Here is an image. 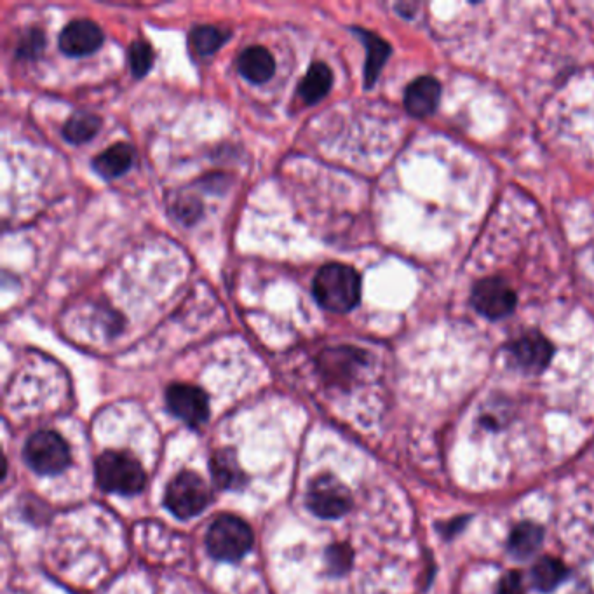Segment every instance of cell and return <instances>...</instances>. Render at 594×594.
Masks as SVG:
<instances>
[{
	"label": "cell",
	"mask_w": 594,
	"mask_h": 594,
	"mask_svg": "<svg viewBox=\"0 0 594 594\" xmlns=\"http://www.w3.org/2000/svg\"><path fill=\"white\" fill-rule=\"evenodd\" d=\"M509 354L521 370L540 372L553 358V345L544 335L530 331L509 344Z\"/></svg>",
	"instance_id": "9c48e42d"
},
{
	"label": "cell",
	"mask_w": 594,
	"mask_h": 594,
	"mask_svg": "<svg viewBox=\"0 0 594 594\" xmlns=\"http://www.w3.org/2000/svg\"><path fill=\"white\" fill-rule=\"evenodd\" d=\"M211 490L208 483L194 473L182 471L169 481L164 495V504L169 513L175 514L180 520H189L197 514L203 513L210 506Z\"/></svg>",
	"instance_id": "277c9868"
},
{
	"label": "cell",
	"mask_w": 594,
	"mask_h": 594,
	"mask_svg": "<svg viewBox=\"0 0 594 594\" xmlns=\"http://www.w3.org/2000/svg\"><path fill=\"white\" fill-rule=\"evenodd\" d=\"M166 405L169 412L192 427L201 426L210 417L208 394L197 385H169L166 391Z\"/></svg>",
	"instance_id": "ba28073f"
},
{
	"label": "cell",
	"mask_w": 594,
	"mask_h": 594,
	"mask_svg": "<svg viewBox=\"0 0 594 594\" xmlns=\"http://www.w3.org/2000/svg\"><path fill=\"white\" fill-rule=\"evenodd\" d=\"M441 98V84L434 77L424 75L406 88L405 107L413 117H426L436 112Z\"/></svg>",
	"instance_id": "8fae6325"
},
{
	"label": "cell",
	"mask_w": 594,
	"mask_h": 594,
	"mask_svg": "<svg viewBox=\"0 0 594 594\" xmlns=\"http://www.w3.org/2000/svg\"><path fill=\"white\" fill-rule=\"evenodd\" d=\"M497 594H523V581L518 572H509L499 582Z\"/></svg>",
	"instance_id": "cb8c5ba5"
},
{
	"label": "cell",
	"mask_w": 594,
	"mask_h": 594,
	"mask_svg": "<svg viewBox=\"0 0 594 594\" xmlns=\"http://www.w3.org/2000/svg\"><path fill=\"white\" fill-rule=\"evenodd\" d=\"M23 453L30 469L44 476L63 473L72 462L70 446L54 431L34 432L27 439Z\"/></svg>",
	"instance_id": "5b68a950"
},
{
	"label": "cell",
	"mask_w": 594,
	"mask_h": 594,
	"mask_svg": "<svg viewBox=\"0 0 594 594\" xmlns=\"http://www.w3.org/2000/svg\"><path fill=\"white\" fill-rule=\"evenodd\" d=\"M46 48V35L41 32L39 28H30L27 34L23 35L16 54L18 58H25V60H35L39 58V54Z\"/></svg>",
	"instance_id": "7402d4cb"
},
{
	"label": "cell",
	"mask_w": 594,
	"mask_h": 594,
	"mask_svg": "<svg viewBox=\"0 0 594 594\" xmlns=\"http://www.w3.org/2000/svg\"><path fill=\"white\" fill-rule=\"evenodd\" d=\"M354 32L361 37V41L366 48V63H365V84L366 88H372L373 84L377 82L380 70L385 65V61L391 54V46L380 39L377 34L368 32L365 28H354Z\"/></svg>",
	"instance_id": "5bb4252c"
},
{
	"label": "cell",
	"mask_w": 594,
	"mask_h": 594,
	"mask_svg": "<svg viewBox=\"0 0 594 594\" xmlns=\"http://www.w3.org/2000/svg\"><path fill=\"white\" fill-rule=\"evenodd\" d=\"M100 117L91 112H75L63 126V136L67 138L68 142L86 143L98 133L100 129Z\"/></svg>",
	"instance_id": "d6986e66"
},
{
	"label": "cell",
	"mask_w": 594,
	"mask_h": 594,
	"mask_svg": "<svg viewBox=\"0 0 594 594\" xmlns=\"http://www.w3.org/2000/svg\"><path fill=\"white\" fill-rule=\"evenodd\" d=\"M351 563V549L345 546H331L328 549V565L335 574L344 572Z\"/></svg>",
	"instance_id": "603a6c76"
},
{
	"label": "cell",
	"mask_w": 594,
	"mask_h": 594,
	"mask_svg": "<svg viewBox=\"0 0 594 594\" xmlns=\"http://www.w3.org/2000/svg\"><path fill=\"white\" fill-rule=\"evenodd\" d=\"M255 537L246 521L234 514H220L206 535L208 553L218 561H239L250 553Z\"/></svg>",
	"instance_id": "3957f363"
},
{
	"label": "cell",
	"mask_w": 594,
	"mask_h": 594,
	"mask_svg": "<svg viewBox=\"0 0 594 594\" xmlns=\"http://www.w3.org/2000/svg\"><path fill=\"white\" fill-rule=\"evenodd\" d=\"M544 540V530L535 523H520L509 537V551L516 558H528L539 549Z\"/></svg>",
	"instance_id": "ac0fdd59"
},
{
	"label": "cell",
	"mask_w": 594,
	"mask_h": 594,
	"mask_svg": "<svg viewBox=\"0 0 594 594\" xmlns=\"http://www.w3.org/2000/svg\"><path fill=\"white\" fill-rule=\"evenodd\" d=\"M567 577V567L563 561L556 560L553 556H544L532 568V584L540 593H549L558 588Z\"/></svg>",
	"instance_id": "e0dca14e"
},
{
	"label": "cell",
	"mask_w": 594,
	"mask_h": 594,
	"mask_svg": "<svg viewBox=\"0 0 594 594\" xmlns=\"http://www.w3.org/2000/svg\"><path fill=\"white\" fill-rule=\"evenodd\" d=\"M96 485L108 493L138 495L147 486V474L131 453L119 450L103 452L95 464Z\"/></svg>",
	"instance_id": "7a4b0ae2"
},
{
	"label": "cell",
	"mask_w": 594,
	"mask_h": 594,
	"mask_svg": "<svg viewBox=\"0 0 594 594\" xmlns=\"http://www.w3.org/2000/svg\"><path fill=\"white\" fill-rule=\"evenodd\" d=\"M133 162H135V150L131 149L128 143H115L96 157L93 166L103 178L114 180L128 173Z\"/></svg>",
	"instance_id": "9a60e30c"
},
{
	"label": "cell",
	"mask_w": 594,
	"mask_h": 594,
	"mask_svg": "<svg viewBox=\"0 0 594 594\" xmlns=\"http://www.w3.org/2000/svg\"><path fill=\"white\" fill-rule=\"evenodd\" d=\"M305 504L323 520H337L349 513L352 497L349 488L331 474H319L307 486Z\"/></svg>",
	"instance_id": "8992f818"
},
{
	"label": "cell",
	"mask_w": 594,
	"mask_h": 594,
	"mask_svg": "<svg viewBox=\"0 0 594 594\" xmlns=\"http://www.w3.org/2000/svg\"><path fill=\"white\" fill-rule=\"evenodd\" d=\"M312 291L323 309L344 314L361 300V277L349 265L326 264L314 277Z\"/></svg>",
	"instance_id": "6da1fadb"
},
{
	"label": "cell",
	"mask_w": 594,
	"mask_h": 594,
	"mask_svg": "<svg viewBox=\"0 0 594 594\" xmlns=\"http://www.w3.org/2000/svg\"><path fill=\"white\" fill-rule=\"evenodd\" d=\"M103 39H105L103 30L96 25L95 21H70L67 27L61 30L60 49L68 56L81 58L102 48Z\"/></svg>",
	"instance_id": "30bf717a"
},
{
	"label": "cell",
	"mask_w": 594,
	"mask_h": 594,
	"mask_svg": "<svg viewBox=\"0 0 594 594\" xmlns=\"http://www.w3.org/2000/svg\"><path fill=\"white\" fill-rule=\"evenodd\" d=\"M229 30L213 27V25H197L190 32V44L197 54L210 56L222 48L225 42L229 41Z\"/></svg>",
	"instance_id": "ffe728a7"
},
{
	"label": "cell",
	"mask_w": 594,
	"mask_h": 594,
	"mask_svg": "<svg viewBox=\"0 0 594 594\" xmlns=\"http://www.w3.org/2000/svg\"><path fill=\"white\" fill-rule=\"evenodd\" d=\"M154 63V51L147 42L135 41L129 46V67L135 77H145Z\"/></svg>",
	"instance_id": "44dd1931"
},
{
	"label": "cell",
	"mask_w": 594,
	"mask_h": 594,
	"mask_svg": "<svg viewBox=\"0 0 594 594\" xmlns=\"http://www.w3.org/2000/svg\"><path fill=\"white\" fill-rule=\"evenodd\" d=\"M331 84H333L331 68L323 61H318V63H312L304 79L300 81L298 93L307 105H316L330 93Z\"/></svg>",
	"instance_id": "2e32d148"
},
{
	"label": "cell",
	"mask_w": 594,
	"mask_h": 594,
	"mask_svg": "<svg viewBox=\"0 0 594 594\" xmlns=\"http://www.w3.org/2000/svg\"><path fill=\"white\" fill-rule=\"evenodd\" d=\"M237 68H239V74L251 84H264L276 74V61L269 49L253 46L239 54Z\"/></svg>",
	"instance_id": "7c38bea8"
},
{
	"label": "cell",
	"mask_w": 594,
	"mask_h": 594,
	"mask_svg": "<svg viewBox=\"0 0 594 594\" xmlns=\"http://www.w3.org/2000/svg\"><path fill=\"white\" fill-rule=\"evenodd\" d=\"M516 293L500 277H486L474 286L471 304L488 319H502L509 316L516 307Z\"/></svg>",
	"instance_id": "52a82bcc"
},
{
	"label": "cell",
	"mask_w": 594,
	"mask_h": 594,
	"mask_svg": "<svg viewBox=\"0 0 594 594\" xmlns=\"http://www.w3.org/2000/svg\"><path fill=\"white\" fill-rule=\"evenodd\" d=\"M211 476L216 485L225 490H237L246 485V474L239 466L236 453L230 448L216 450L211 457Z\"/></svg>",
	"instance_id": "4fadbf2b"
}]
</instances>
